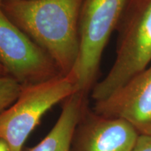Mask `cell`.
Segmentation results:
<instances>
[{"label": "cell", "instance_id": "obj_4", "mask_svg": "<svg viewBox=\"0 0 151 151\" xmlns=\"http://www.w3.org/2000/svg\"><path fill=\"white\" fill-rule=\"evenodd\" d=\"M127 0H83L79 18V54L73 69L78 91L91 93L104 50L117 30Z\"/></svg>", "mask_w": 151, "mask_h": 151}, {"label": "cell", "instance_id": "obj_9", "mask_svg": "<svg viewBox=\"0 0 151 151\" xmlns=\"http://www.w3.org/2000/svg\"><path fill=\"white\" fill-rule=\"evenodd\" d=\"M22 86L10 76H0V113L18 97Z\"/></svg>", "mask_w": 151, "mask_h": 151}, {"label": "cell", "instance_id": "obj_5", "mask_svg": "<svg viewBox=\"0 0 151 151\" xmlns=\"http://www.w3.org/2000/svg\"><path fill=\"white\" fill-rule=\"evenodd\" d=\"M0 0V63L22 86L46 82L62 75L46 52L6 16Z\"/></svg>", "mask_w": 151, "mask_h": 151}, {"label": "cell", "instance_id": "obj_13", "mask_svg": "<svg viewBox=\"0 0 151 151\" xmlns=\"http://www.w3.org/2000/svg\"><path fill=\"white\" fill-rule=\"evenodd\" d=\"M1 1H3V0H1Z\"/></svg>", "mask_w": 151, "mask_h": 151}, {"label": "cell", "instance_id": "obj_10", "mask_svg": "<svg viewBox=\"0 0 151 151\" xmlns=\"http://www.w3.org/2000/svg\"><path fill=\"white\" fill-rule=\"evenodd\" d=\"M132 151H151V135L139 134Z\"/></svg>", "mask_w": 151, "mask_h": 151}, {"label": "cell", "instance_id": "obj_3", "mask_svg": "<svg viewBox=\"0 0 151 151\" xmlns=\"http://www.w3.org/2000/svg\"><path fill=\"white\" fill-rule=\"evenodd\" d=\"M76 92L78 82L72 72L22 86L15 102L0 113V139L8 143L11 151H22L45 113Z\"/></svg>", "mask_w": 151, "mask_h": 151}, {"label": "cell", "instance_id": "obj_7", "mask_svg": "<svg viewBox=\"0 0 151 151\" xmlns=\"http://www.w3.org/2000/svg\"><path fill=\"white\" fill-rule=\"evenodd\" d=\"M139 134L125 120L96 113L86 106L73 139V151H132Z\"/></svg>", "mask_w": 151, "mask_h": 151}, {"label": "cell", "instance_id": "obj_12", "mask_svg": "<svg viewBox=\"0 0 151 151\" xmlns=\"http://www.w3.org/2000/svg\"><path fill=\"white\" fill-rule=\"evenodd\" d=\"M0 76H9L7 71L0 63Z\"/></svg>", "mask_w": 151, "mask_h": 151}, {"label": "cell", "instance_id": "obj_6", "mask_svg": "<svg viewBox=\"0 0 151 151\" xmlns=\"http://www.w3.org/2000/svg\"><path fill=\"white\" fill-rule=\"evenodd\" d=\"M101 116L125 120L141 135H151V64L109 97L94 102Z\"/></svg>", "mask_w": 151, "mask_h": 151}, {"label": "cell", "instance_id": "obj_1", "mask_svg": "<svg viewBox=\"0 0 151 151\" xmlns=\"http://www.w3.org/2000/svg\"><path fill=\"white\" fill-rule=\"evenodd\" d=\"M83 0H3L6 16L46 52L62 75L79 54V18Z\"/></svg>", "mask_w": 151, "mask_h": 151}, {"label": "cell", "instance_id": "obj_2", "mask_svg": "<svg viewBox=\"0 0 151 151\" xmlns=\"http://www.w3.org/2000/svg\"><path fill=\"white\" fill-rule=\"evenodd\" d=\"M117 30L116 58L92 90L94 102L109 97L151 64V0H127Z\"/></svg>", "mask_w": 151, "mask_h": 151}, {"label": "cell", "instance_id": "obj_11", "mask_svg": "<svg viewBox=\"0 0 151 151\" xmlns=\"http://www.w3.org/2000/svg\"><path fill=\"white\" fill-rule=\"evenodd\" d=\"M0 151H11L8 143L2 139H0Z\"/></svg>", "mask_w": 151, "mask_h": 151}, {"label": "cell", "instance_id": "obj_8", "mask_svg": "<svg viewBox=\"0 0 151 151\" xmlns=\"http://www.w3.org/2000/svg\"><path fill=\"white\" fill-rule=\"evenodd\" d=\"M87 105L88 95L81 92L67 97L51 130L29 151H71L76 129Z\"/></svg>", "mask_w": 151, "mask_h": 151}]
</instances>
